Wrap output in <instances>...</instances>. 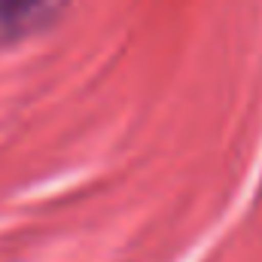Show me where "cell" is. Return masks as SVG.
Wrapping results in <instances>:
<instances>
[]
</instances>
